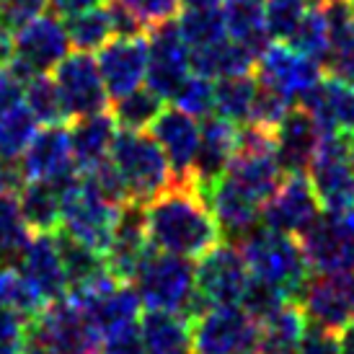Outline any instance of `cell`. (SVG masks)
Masks as SVG:
<instances>
[{
	"label": "cell",
	"instance_id": "39",
	"mask_svg": "<svg viewBox=\"0 0 354 354\" xmlns=\"http://www.w3.org/2000/svg\"><path fill=\"white\" fill-rule=\"evenodd\" d=\"M31 230L19 209L16 192H8L0 197V259L16 261L24 246L29 243Z\"/></svg>",
	"mask_w": 354,
	"mask_h": 354
},
{
	"label": "cell",
	"instance_id": "32",
	"mask_svg": "<svg viewBox=\"0 0 354 354\" xmlns=\"http://www.w3.org/2000/svg\"><path fill=\"white\" fill-rule=\"evenodd\" d=\"M65 29H68L70 44L78 52H99L109 39H114V19L109 3H99L93 8H86L80 13H73L65 19Z\"/></svg>",
	"mask_w": 354,
	"mask_h": 354
},
{
	"label": "cell",
	"instance_id": "24",
	"mask_svg": "<svg viewBox=\"0 0 354 354\" xmlns=\"http://www.w3.org/2000/svg\"><path fill=\"white\" fill-rule=\"evenodd\" d=\"M297 106L313 114L321 135H354V86L334 75H324L321 83Z\"/></svg>",
	"mask_w": 354,
	"mask_h": 354
},
{
	"label": "cell",
	"instance_id": "28",
	"mask_svg": "<svg viewBox=\"0 0 354 354\" xmlns=\"http://www.w3.org/2000/svg\"><path fill=\"white\" fill-rule=\"evenodd\" d=\"M140 334L148 354H192V318L176 310H148L140 315Z\"/></svg>",
	"mask_w": 354,
	"mask_h": 354
},
{
	"label": "cell",
	"instance_id": "2",
	"mask_svg": "<svg viewBox=\"0 0 354 354\" xmlns=\"http://www.w3.org/2000/svg\"><path fill=\"white\" fill-rule=\"evenodd\" d=\"M238 248L246 259L251 277L274 285L290 300H300L313 269L295 236L277 233L272 227H259V230L254 227L238 243Z\"/></svg>",
	"mask_w": 354,
	"mask_h": 354
},
{
	"label": "cell",
	"instance_id": "18",
	"mask_svg": "<svg viewBox=\"0 0 354 354\" xmlns=\"http://www.w3.org/2000/svg\"><path fill=\"white\" fill-rule=\"evenodd\" d=\"M16 269L47 305L68 297V274L55 233H34L16 259Z\"/></svg>",
	"mask_w": 354,
	"mask_h": 354
},
{
	"label": "cell",
	"instance_id": "20",
	"mask_svg": "<svg viewBox=\"0 0 354 354\" xmlns=\"http://www.w3.org/2000/svg\"><path fill=\"white\" fill-rule=\"evenodd\" d=\"M150 132L166 153L168 166L174 171V181H189L199 153V140H202L197 117H192L176 106L163 109L156 122L150 124Z\"/></svg>",
	"mask_w": 354,
	"mask_h": 354
},
{
	"label": "cell",
	"instance_id": "4",
	"mask_svg": "<svg viewBox=\"0 0 354 354\" xmlns=\"http://www.w3.org/2000/svg\"><path fill=\"white\" fill-rule=\"evenodd\" d=\"M109 160L124 181L132 205L145 207L174 184V171L168 166L166 153L148 132L117 129Z\"/></svg>",
	"mask_w": 354,
	"mask_h": 354
},
{
	"label": "cell",
	"instance_id": "49",
	"mask_svg": "<svg viewBox=\"0 0 354 354\" xmlns=\"http://www.w3.org/2000/svg\"><path fill=\"white\" fill-rule=\"evenodd\" d=\"M122 3L142 21L145 29L156 26L160 21L174 19L181 8V0H122Z\"/></svg>",
	"mask_w": 354,
	"mask_h": 354
},
{
	"label": "cell",
	"instance_id": "14",
	"mask_svg": "<svg viewBox=\"0 0 354 354\" xmlns=\"http://www.w3.org/2000/svg\"><path fill=\"white\" fill-rule=\"evenodd\" d=\"M192 73V50L174 19L148 29V83L163 101L174 96L178 83Z\"/></svg>",
	"mask_w": 354,
	"mask_h": 354
},
{
	"label": "cell",
	"instance_id": "6",
	"mask_svg": "<svg viewBox=\"0 0 354 354\" xmlns=\"http://www.w3.org/2000/svg\"><path fill=\"white\" fill-rule=\"evenodd\" d=\"M122 205H114L106 199L99 189L93 187L86 174L75 176V181L65 192V205H62V230L75 241L91 246L99 254H106L114 227H117Z\"/></svg>",
	"mask_w": 354,
	"mask_h": 354
},
{
	"label": "cell",
	"instance_id": "8",
	"mask_svg": "<svg viewBox=\"0 0 354 354\" xmlns=\"http://www.w3.org/2000/svg\"><path fill=\"white\" fill-rule=\"evenodd\" d=\"M297 241L315 274L354 272V209L321 212Z\"/></svg>",
	"mask_w": 354,
	"mask_h": 354
},
{
	"label": "cell",
	"instance_id": "37",
	"mask_svg": "<svg viewBox=\"0 0 354 354\" xmlns=\"http://www.w3.org/2000/svg\"><path fill=\"white\" fill-rule=\"evenodd\" d=\"M0 308H8L24 321H31L47 308V303L34 292L16 266H0Z\"/></svg>",
	"mask_w": 354,
	"mask_h": 354
},
{
	"label": "cell",
	"instance_id": "54",
	"mask_svg": "<svg viewBox=\"0 0 354 354\" xmlns=\"http://www.w3.org/2000/svg\"><path fill=\"white\" fill-rule=\"evenodd\" d=\"M24 184L19 176V168H13L10 163L0 160V197L8 192H19V187Z\"/></svg>",
	"mask_w": 354,
	"mask_h": 354
},
{
	"label": "cell",
	"instance_id": "31",
	"mask_svg": "<svg viewBox=\"0 0 354 354\" xmlns=\"http://www.w3.org/2000/svg\"><path fill=\"white\" fill-rule=\"evenodd\" d=\"M55 238H57L59 256H62L65 274H68V285H70L68 292L96 282L99 277H104L109 272L104 254H99V251H93V248L86 246V243L75 241V238L68 236L62 227H59V233L55 230Z\"/></svg>",
	"mask_w": 354,
	"mask_h": 354
},
{
	"label": "cell",
	"instance_id": "1",
	"mask_svg": "<svg viewBox=\"0 0 354 354\" xmlns=\"http://www.w3.org/2000/svg\"><path fill=\"white\" fill-rule=\"evenodd\" d=\"M145 227L156 251L202 259L220 243V225L192 181H174L153 202L145 205Z\"/></svg>",
	"mask_w": 354,
	"mask_h": 354
},
{
	"label": "cell",
	"instance_id": "22",
	"mask_svg": "<svg viewBox=\"0 0 354 354\" xmlns=\"http://www.w3.org/2000/svg\"><path fill=\"white\" fill-rule=\"evenodd\" d=\"M21 181H47V178L68 176L75 168L73 160V145H70L68 124H47L41 127L26 153L19 160Z\"/></svg>",
	"mask_w": 354,
	"mask_h": 354
},
{
	"label": "cell",
	"instance_id": "16",
	"mask_svg": "<svg viewBox=\"0 0 354 354\" xmlns=\"http://www.w3.org/2000/svg\"><path fill=\"white\" fill-rule=\"evenodd\" d=\"M321 215V202L308 174H290L261 207V223L277 233L300 236Z\"/></svg>",
	"mask_w": 354,
	"mask_h": 354
},
{
	"label": "cell",
	"instance_id": "13",
	"mask_svg": "<svg viewBox=\"0 0 354 354\" xmlns=\"http://www.w3.org/2000/svg\"><path fill=\"white\" fill-rule=\"evenodd\" d=\"M55 73V86L59 91V99L68 114V122L88 114L106 111L109 106V91L104 86V78L99 73L96 59L91 57V52H73L59 62Z\"/></svg>",
	"mask_w": 354,
	"mask_h": 354
},
{
	"label": "cell",
	"instance_id": "27",
	"mask_svg": "<svg viewBox=\"0 0 354 354\" xmlns=\"http://www.w3.org/2000/svg\"><path fill=\"white\" fill-rule=\"evenodd\" d=\"M117 138V119L111 111H99L88 117L73 119L70 127V145H73V160L80 174L96 168L101 160H106Z\"/></svg>",
	"mask_w": 354,
	"mask_h": 354
},
{
	"label": "cell",
	"instance_id": "30",
	"mask_svg": "<svg viewBox=\"0 0 354 354\" xmlns=\"http://www.w3.org/2000/svg\"><path fill=\"white\" fill-rule=\"evenodd\" d=\"M192 70L212 80L246 75V73H256V55L241 41L225 37L217 44L192 52Z\"/></svg>",
	"mask_w": 354,
	"mask_h": 354
},
{
	"label": "cell",
	"instance_id": "10",
	"mask_svg": "<svg viewBox=\"0 0 354 354\" xmlns=\"http://www.w3.org/2000/svg\"><path fill=\"white\" fill-rule=\"evenodd\" d=\"M194 354H243L259 339V324L241 305H209L192 318Z\"/></svg>",
	"mask_w": 354,
	"mask_h": 354
},
{
	"label": "cell",
	"instance_id": "51",
	"mask_svg": "<svg viewBox=\"0 0 354 354\" xmlns=\"http://www.w3.org/2000/svg\"><path fill=\"white\" fill-rule=\"evenodd\" d=\"M24 88H26V80L19 78L10 65H3L0 68V114L24 104Z\"/></svg>",
	"mask_w": 354,
	"mask_h": 354
},
{
	"label": "cell",
	"instance_id": "35",
	"mask_svg": "<svg viewBox=\"0 0 354 354\" xmlns=\"http://www.w3.org/2000/svg\"><path fill=\"white\" fill-rule=\"evenodd\" d=\"M178 31L189 50H205L209 44H217L227 37L223 6L217 8H184L178 13Z\"/></svg>",
	"mask_w": 354,
	"mask_h": 354
},
{
	"label": "cell",
	"instance_id": "44",
	"mask_svg": "<svg viewBox=\"0 0 354 354\" xmlns=\"http://www.w3.org/2000/svg\"><path fill=\"white\" fill-rule=\"evenodd\" d=\"M285 303H290V297L285 292H279L274 285H269L264 279L251 277L246 292H243V300H241V308L254 318L256 324H264L266 318H272Z\"/></svg>",
	"mask_w": 354,
	"mask_h": 354
},
{
	"label": "cell",
	"instance_id": "47",
	"mask_svg": "<svg viewBox=\"0 0 354 354\" xmlns=\"http://www.w3.org/2000/svg\"><path fill=\"white\" fill-rule=\"evenodd\" d=\"M29 321L8 308H0V354H26Z\"/></svg>",
	"mask_w": 354,
	"mask_h": 354
},
{
	"label": "cell",
	"instance_id": "21",
	"mask_svg": "<svg viewBox=\"0 0 354 354\" xmlns=\"http://www.w3.org/2000/svg\"><path fill=\"white\" fill-rule=\"evenodd\" d=\"M199 129H202V140H199V153L189 181L207 199L209 189L225 176L227 163H230V158L236 156L238 124H233L230 119L220 117V114H215V117L209 114V117H205V124Z\"/></svg>",
	"mask_w": 354,
	"mask_h": 354
},
{
	"label": "cell",
	"instance_id": "53",
	"mask_svg": "<svg viewBox=\"0 0 354 354\" xmlns=\"http://www.w3.org/2000/svg\"><path fill=\"white\" fill-rule=\"evenodd\" d=\"M50 3V10H55L57 16H73V13H80V10L86 8H93V6H99L104 0H47Z\"/></svg>",
	"mask_w": 354,
	"mask_h": 354
},
{
	"label": "cell",
	"instance_id": "23",
	"mask_svg": "<svg viewBox=\"0 0 354 354\" xmlns=\"http://www.w3.org/2000/svg\"><path fill=\"white\" fill-rule=\"evenodd\" d=\"M321 127L313 114L303 106H292L274 127V153L282 174H308L315 153L321 148Z\"/></svg>",
	"mask_w": 354,
	"mask_h": 354
},
{
	"label": "cell",
	"instance_id": "41",
	"mask_svg": "<svg viewBox=\"0 0 354 354\" xmlns=\"http://www.w3.org/2000/svg\"><path fill=\"white\" fill-rule=\"evenodd\" d=\"M168 101H171V106L181 109L192 117L205 119L215 109V83H212V78L192 70L187 78L178 83V88L174 91V96Z\"/></svg>",
	"mask_w": 354,
	"mask_h": 354
},
{
	"label": "cell",
	"instance_id": "26",
	"mask_svg": "<svg viewBox=\"0 0 354 354\" xmlns=\"http://www.w3.org/2000/svg\"><path fill=\"white\" fill-rule=\"evenodd\" d=\"M207 205H209L217 225H220V233L236 243H241L261 220V205L248 197L246 192L233 187L225 176L209 189Z\"/></svg>",
	"mask_w": 354,
	"mask_h": 354
},
{
	"label": "cell",
	"instance_id": "15",
	"mask_svg": "<svg viewBox=\"0 0 354 354\" xmlns=\"http://www.w3.org/2000/svg\"><path fill=\"white\" fill-rule=\"evenodd\" d=\"M96 65L111 101L142 88L148 78V34L109 39L96 55Z\"/></svg>",
	"mask_w": 354,
	"mask_h": 354
},
{
	"label": "cell",
	"instance_id": "5",
	"mask_svg": "<svg viewBox=\"0 0 354 354\" xmlns=\"http://www.w3.org/2000/svg\"><path fill=\"white\" fill-rule=\"evenodd\" d=\"M29 346L39 354H96L101 334L78 303L62 297L29 321Z\"/></svg>",
	"mask_w": 354,
	"mask_h": 354
},
{
	"label": "cell",
	"instance_id": "38",
	"mask_svg": "<svg viewBox=\"0 0 354 354\" xmlns=\"http://www.w3.org/2000/svg\"><path fill=\"white\" fill-rule=\"evenodd\" d=\"M24 104L31 109L41 127L47 124H68V114L59 99V91L50 75H34L26 80L24 88Z\"/></svg>",
	"mask_w": 354,
	"mask_h": 354
},
{
	"label": "cell",
	"instance_id": "33",
	"mask_svg": "<svg viewBox=\"0 0 354 354\" xmlns=\"http://www.w3.org/2000/svg\"><path fill=\"white\" fill-rule=\"evenodd\" d=\"M256 93H259L256 73L220 78L215 83V111L220 117L230 119L233 124H246L251 119Z\"/></svg>",
	"mask_w": 354,
	"mask_h": 354
},
{
	"label": "cell",
	"instance_id": "43",
	"mask_svg": "<svg viewBox=\"0 0 354 354\" xmlns=\"http://www.w3.org/2000/svg\"><path fill=\"white\" fill-rule=\"evenodd\" d=\"M308 0H264L266 29L274 41H287L308 13Z\"/></svg>",
	"mask_w": 354,
	"mask_h": 354
},
{
	"label": "cell",
	"instance_id": "42",
	"mask_svg": "<svg viewBox=\"0 0 354 354\" xmlns=\"http://www.w3.org/2000/svg\"><path fill=\"white\" fill-rule=\"evenodd\" d=\"M321 10L328 24V39H331L328 57L354 52V0H326Z\"/></svg>",
	"mask_w": 354,
	"mask_h": 354
},
{
	"label": "cell",
	"instance_id": "52",
	"mask_svg": "<svg viewBox=\"0 0 354 354\" xmlns=\"http://www.w3.org/2000/svg\"><path fill=\"white\" fill-rule=\"evenodd\" d=\"M324 73H328V75H334V78L354 86V52H346V55H331V57L324 62Z\"/></svg>",
	"mask_w": 354,
	"mask_h": 354
},
{
	"label": "cell",
	"instance_id": "48",
	"mask_svg": "<svg viewBox=\"0 0 354 354\" xmlns=\"http://www.w3.org/2000/svg\"><path fill=\"white\" fill-rule=\"evenodd\" d=\"M47 6V0H0V29L16 34L24 24L44 13Z\"/></svg>",
	"mask_w": 354,
	"mask_h": 354
},
{
	"label": "cell",
	"instance_id": "29",
	"mask_svg": "<svg viewBox=\"0 0 354 354\" xmlns=\"http://www.w3.org/2000/svg\"><path fill=\"white\" fill-rule=\"evenodd\" d=\"M223 16H225L227 37L248 47L256 55V59L274 41L266 29L264 0H225Z\"/></svg>",
	"mask_w": 354,
	"mask_h": 354
},
{
	"label": "cell",
	"instance_id": "40",
	"mask_svg": "<svg viewBox=\"0 0 354 354\" xmlns=\"http://www.w3.org/2000/svg\"><path fill=\"white\" fill-rule=\"evenodd\" d=\"M285 44H290L292 50L303 52V55L318 59L324 65L326 59H328V52H331V39H328V24H326L321 6L318 8H308V13L300 21V26H297L295 34Z\"/></svg>",
	"mask_w": 354,
	"mask_h": 354
},
{
	"label": "cell",
	"instance_id": "55",
	"mask_svg": "<svg viewBox=\"0 0 354 354\" xmlns=\"http://www.w3.org/2000/svg\"><path fill=\"white\" fill-rule=\"evenodd\" d=\"M339 344H342V354H354V318L339 331Z\"/></svg>",
	"mask_w": 354,
	"mask_h": 354
},
{
	"label": "cell",
	"instance_id": "36",
	"mask_svg": "<svg viewBox=\"0 0 354 354\" xmlns=\"http://www.w3.org/2000/svg\"><path fill=\"white\" fill-rule=\"evenodd\" d=\"M163 104H166V101L160 99L156 91H150L148 86H145V88L132 91V93L114 101L111 114L117 119L119 129L145 132V129H150V124L158 119V114L166 109Z\"/></svg>",
	"mask_w": 354,
	"mask_h": 354
},
{
	"label": "cell",
	"instance_id": "17",
	"mask_svg": "<svg viewBox=\"0 0 354 354\" xmlns=\"http://www.w3.org/2000/svg\"><path fill=\"white\" fill-rule=\"evenodd\" d=\"M300 308L310 324L342 331L354 318V272L310 277L300 295Z\"/></svg>",
	"mask_w": 354,
	"mask_h": 354
},
{
	"label": "cell",
	"instance_id": "9",
	"mask_svg": "<svg viewBox=\"0 0 354 354\" xmlns=\"http://www.w3.org/2000/svg\"><path fill=\"white\" fill-rule=\"evenodd\" d=\"M308 178L315 189V197L326 212L354 209V158L349 138L324 135L321 148L308 168Z\"/></svg>",
	"mask_w": 354,
	"mask_h": 354
},
{
	"label": "cell",
	"instance_id": "3",
	"mask_svg": "<svg viewBox=\"0 0 354 354\" xmlns=\"http://www.w3.org/2000/svg\"><path fill=\"white\" fill-rule=\"evenodd\" d=\"M140 303L148 310H176L194 315L205 310V303L197 297V274L189 259L150 251L142 266L132 279Z\"/></svg>",
	"mask_w": 354,
	"mask_h": 354
},
{
	"label": "cell",
	"instance_id": "45",
	"mask_svg": "<svg viewBox=\"0 0 354 354\" xmlns=\"http://www.w3.org/2000/svg\"><path fill=\"white\" fill-rule=\"evenodd\" d=\"M290 109H292V104H290L285 96H279L277 91L266 88L264 83H259V93H256V101H254V109H251V119H248V122L274 129L277 124L285 119V114Z\"/></svg>",
	"mask_w": 354,
	"mask_h": 354
},
{
	"label": "cell",
	"instance_id": "11",
	"mask_svg": "<svg viewBox=\"0 0 354 354\" xmlns=\"http://www.w3.org/2000/svg\"><path fill=\"white\" fill-rule=\"evenodd\" d=\"M256 78L266 88L285 96L292 106H297L321 83L324 65L303 52L292 50L285 41H272L256 59Z\"/></svg>",
	"mask_w": 354,
	"mask_h": 354
},
{
	"label": "cell",
	"instance_id": "25",
	"mask_svg": "<svg viewBox=\"0 0 354 354\" xmlns=\"http://www.w3.org/2000/svg\"><path fill=\"white\" fill-rule=\"evenodd\" d=\"M78 171L68 176L47 178V181H24L16 192L19 209L31 233H55L62 225V205L65 192L75 181Z\"/></svg>",
	"mask_w": 354,
	"mask_h": 354
},
{
	"label": "cell",
	"instance_id": "19",
	"mask_svg": "<svg viewBox=\"0 0 354 354\" xmlns=\"http://www.w3.org/2000/svg\"><path fill=\"white\" fill-rule=\"evenodd\" d=\"M150 251H153V246H150L148 227H145V207L129 202L119 212L111 243L104 254L106 269L117 277L119 282L132 285V279H135L138 269L142 266Z\"/></svg>",
	"mask_w": 354,
	"mask_h": 354
},
{
	"label": "cell",
	"instance_id": "12",
	"mask_svg": "<svg viewBox=\"0 0 354 354\" xmlns=\"http://www.w3.org/2000/svg\"><path fill=\"white\" fill-rule=\"evenodd\" d=\"M194 274H197V297L205 303V308L241 305L251 279L246 259L233 243H217L212 251L197 259Z\"/></svg>",
	"mask_w": 354,
	"mask_h": 354
},
{
	"label": "cell",
	"instance_id": "57",
	"mask_svg": "<svg viewBox=\"0 0 354 354\" xmlns=\"http://www.w3.org/2000/svg\"><path fill=\"white\" fill-rule=\"evenodd\" d=\"M349 150H352V158H354V135L349 138Z\"/></svg>",
	"mask_w": 354,
	"mask_h": 354
},
{
	"label": "cell",
	"instance_id": "46",
	"mask_svg": "<svg viewBox=\"0 0 354 354\" xmlns=\"http://www.w3.org/2000/svg\"><path fill=\"white\" fill-rule=\"evenodd\" d=\"M99 354H148L140 334V318L132 324L117 326L101 336Z\"/></svg>",
	"mask_w": 354,
	"mask_h": 354
},
{
	"label": "cell",
	"instance_id": "56",
	"mask_svg": "<svg viewBox=\"0 0 354 354\" xmlns=\"http://www.w3.org/2000/svg\"><path fill=\"white\" fill-rule=\"evenodd\" d=\"M184 8H217L223 6V0H181Z\"/></svg>",
	"mask_w": 354,
	"mask_h": 354
},
{
	"label": "cell",
	"instance_id": "7",
	"mask_svg": "<svg viewBox=\"0 0 354 354\" xmlns=\"http://www.w3.org/2000/svg\"><path fill=\"white\" fill-rule=\"evenodd\" d=\"M70 37L62 16L44 10L13 34V57L10 68L24 80L34 75H47L70 55Z\"/></svg>",
	"mask_w": 354,
	"mask_h": 354
},
{
	"label": "cell",
	"instance_id": "50",
	"mask_svg": "<svg viewBox=\"0 0 354 354\" xmlns=\"http://www.w3.org/2000/svg\"><path fill=\"white\" fill-rule=\"evenodd\" d=\"M300 354H342V344L336 331L310 324L300 339Z\"/></svg>",
	"mask_w": 354,
	"mask_h": 354
},
{
	"label": "cell",
	"instance_id": "34",
	"mask_svg": "<svg viewBox=\"0 0 354 354\" xmlns=\"http://www.w3.org/2000/svg\"><path fill=\"white\" fill-rule=\"evenodd\" d=\"M37 132H39V122L26 104H19L8 109L6 114H0V160L19 163Z\"/></svg>",
	"mask_w": 354,
	"mask_h": 354
}]
</instances>
